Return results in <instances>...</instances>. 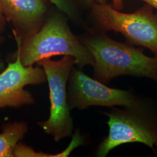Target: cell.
Returning <instances> with one entry per match:
<instances>
[{"label": "cell", "mask_w": 157, "mask_h": 157, "mask_svg": "<svg viewBox=\"0 0 157 157\" xmlns=\"http://www.w3.org/2000/svg\"><path fill=\"white\" fill-rule=\"evenodd\" d=\"M78 39L94 58L95 80L107 84L119 76H131L157 82V56H147L140 48L115 41L96 29H91Z\"/></svg>", "instance_id": "obj_1"}, {"label": "cell", "mask_w": 157, "mask_h": 157, "mask_svg": "<svg viewBox=\"0 0 157 157\" xmlns=\"http://www.w3.org/2000/svg\"><path fill=\"white\" fill-rule=\"evenodd\" d=\"M67 17L57 10L48 14L39 31L22 41L13 35L17 43L16 52L25 67H32L45 58L56 56L73 57L77 68L94 66V59L89 50L71 31Z\"/></svg>", "instance_id": "obj_2"}, {"label": "cell", "mask_w": 157, "mask_h": 157, "mask_svg": "<svg viewBox=\"0 0 157 157\" xmlns=\"http://www.w3.org/2000/svg\"><path fill=\"white\" fill-rule=\"evenodd\" d=\"M101 113L108 117L109 133L98 147L97 157H107L118 146L133 143L143 144L155 153L157 107L151 100L139 96L130 106L112 107L109 112Z\"/></svg>", "instance_id": "obj_3"}, {"label": "cell", "mask_w": 157, "mask_h": 157, "mask_svg": "<svg viewBox=\"0 0 157 157\" xmlns=\"http://www.w3.org/2000/svg\"><path fill=\"white\" fill-rule=\"evenodd\" d=\"M97 29L122 34L128 43L149 49L157 57V15L149 6L132 13L119 11L105 4L90 6Z\"/></svg>", "instance_id": "obj_4"}, {"label": "cell", "mask_w": 157, "mask_h": 157, "mask_svg": "<svg viewBox=\"0 0 157 157\" xmlns=\"http://www.w3.org/2000/svg\"><path fill=\"white\" fill-rule=\"evenodd\" d=\"M36 65L45 72L50 90V111L49 118L38 124L54 140L58 142L73 135V119L71 115L67 100L68 78L75 59L71 56H65L59 60L50 58L41 59Z\"/></svg>", "instance_id": "obj_5"}, {"label": "cell", "mask_w": 157, "mask_h": 157, "mask_svg": "<svg viewBox=\"0 0 157 157\" xmlns=\"http://www.w3.org/2000/svg\"><path fill=\"white\" fill-rule=\"evenodd\" d=\"M67 90L70 110L84 109L91 106L129 107L139 97L133 90L109 87L75 67L69 75Z\"/></svg>", "instance_id": "obj_6"}, {"label": "cell", "mask_w": 157, "mask_h": 157, "mask_svg": "<svg viewBox=\"0 0 157 157\" xmlns=\"http://www.w3.org/2000/svg\"><path fill=\"white\" fill-rule=\"evenodd\" d=\"M9 61L8 66L0 72V109L33 105L35 103L33 96L24 88L45 83L44 69L37 65L23 66L16 52L9 56Z\"/></svg>", "instance_id": "obj_7"}, {"label": "cell", "mask_w": 157, "mask_h": 157, "mask_svg": "<svg viewBox=\"0 0 157 157\" xmlns=\"http://www.w3.org/2000/svg\"><path fill=\"white\" fill-rule=\"evenodd\" d=\"M45 0H0L6 22L13 26V35L23 41L37 33L48 16Z\"/></svg>", "instance_id": "obj_8"}, {"label": "cell", "mask_w": 157, "mask_h": 157, "mask_svg": "<svg viewBox=\"0 0 157 157\" xmlns=\"http://www.w3.org/2000/svg\"><path fill=\"white\" fill-rule=\"evenodd\" d=\"M28 130L25 122H10L4 124L0 133V157H14L13 152L19 141Z\"/></svg>", "instance_id": "obj_9"}, {"label": "cell", "mask_w": 157, "mask_h": 157, "mask_svg": "<svg viewBox=\"0 0 157 157\" xmlns=\"http://www.w3.org/2000/svg\"><path fill=\"white\" fill-rule=\"evenodd\" d=\"M72 140L67 148L58 154H46L41 151H36L30 147L26 146L24 144L19 143L17 144L14 152L13 155L15 157H66L73 150L79 146H83L85 144L84 137L82 136L80 133L76 131L72 135Z\"/></svg>", "instance_id": "obj_10"}, {"label": "cell", "mask_w": 157, "mask_h": 157, "mask_svg": "<svg viewBox=\"0 0 157 157\" xmlns=\"http://www.w3.org/2000/svg\"><path fill=\"white\" fill-rule=\"evenodd\" d=\"M56 6L57 10L62 12L68 19L74 22L80 21L77 5L72 0H45Z\"/></svg>", "instance_id": "obj_11"}, {"label": "cell", "mask_w": 157, "mask_h": 157, "mask_svg": "<svg viewBox=\"0 0 157 157\" xmlns=\"http://www.w3.org/2000/svg\"><path fill=\"white\" fill-rule=\"evenodd\" d=\"M73 2L77 5L79 4L82 6H87L90 7L94 4H105L108 0H72Z\"/></svg>", "instance_id": "obj_12"}, {"label": "cell", "mask_w": 157, "mask_h": 157, "mask_svg": "<svg viewBox=\"0 0 157 157\" xmlns=\"http://www.w3.org/2000/svg\"><path fill=\"white\" fill-rule=\"evenodd\" d=\"M6 22L0 4V34L3 33L6 31Z\"/></svg>", "instance_id": "obj_13"}, {"label": "cell", "mask_w": 157, "mask_h": 157, "mask_svg": "<svg viewBox=\"0 0 157 157\" xmlns=\"http://www.w3.org/2000/svg\"><path fill=\"white\" fill-rule=\"evenodd\" d=\"M113 2V7L117 10H120L123 8V0H112Z\"/></svg>", "instance_id": "obj_14"}, {"label": "cell", "mask_w": 157, "mask_h": 157, "mask_svg": "<svg viewBox=\"0 0 157 157\" xmlns=\"http://www.w3.org/2000/svg\"><path fill=\"white\" fill-rule=\"evenodd\" d=\"M157 10V0H142Z\"/></svg>", "instance_id": "obj_15"}, {"label": "cell", "mask_w": 157, "mask_h": 157, "mask_svg": "<svg viewBox=\"0 0 157 157\" xmlns=\"http://www.w3.org/2000/svg\"><path fill=\"white\" fill-rule=\"evenodd\" d=\"M5 67H6L5 62L3 60L1 56L0 55V72H1L5 69Z\"/></svg>", "instance_id": "obj_16"}, {"label": "cell", "mask_w": 157, "mask_h": 157, "mask_svg": "<svg viewBox=\"0 0 157 157\" xmlns=\"http://www.w3.org/2000/svg\"><path fill=\"white\" fill-rule=\"evenodd\" d=\"M4 41H5V38L0 34V46L2 45V44L4 43Z\"/></svg>", "instance_id": "obj_17"}]
</instances>
